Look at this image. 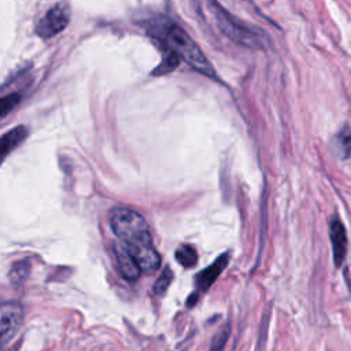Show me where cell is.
<instances>
[{"label":"cell","mask_w":351,"mask_h":351,"mask_svg":"<svg viewBox=\"0 0 351 351\" xmlns=\"http://www.w3.org/2000/svg\"><path fill=\"white\" fill-rule=\"evenodd\" d=\"M145 33L158 44L163 56L155 74H165L174 70L180 60L188 63L197 73L215 78V70L204 52L188 32L174 19L165 15H155L141 22Z\"/></svg>","instance_id":"obj_1"},{"label":"cell","mask_w":351,"mask_h":351,"mask_svg":"<svg viewBox=\"0 0 351 351\" xmlns=\"http://www.w3.org/2000/svg\"><path fill=\"white\" fill-rule=\"evenodd\" d=\"M110 225L141 271L154 273L159 269L160 255L154 247L148 223L141 214L128 207H117L111 211Z\"/></svg>","instance_id":"obj_2"},{"label":"cell","mask_w":351,"mask_h":351,"mask_svg":"<svg viewBox=\"0 0 351 351\" xmlns=\"http://www.w3.org/2000/svg\"><path fill=\"white\" fill-rule=\"evenodd\" d=\"M70 21V8L69 4L60 1L51 7L45 15L36 25V33L43 38H49L60 33Z\"/></svg>","instance_id":"obj_3"},{"label":"cell","mask_w":351,"mask_h":351,"mask_svg":"<svg viewBox=\"0 0 351 351\" xmlns=\"http://www.w3.org/2000/svg\"><path fill=\"white\" fill-rule=\"evenodd\" d=\"M23 308L18 302L0 303V341L10 340L22 326Z\"/></svg>","instance_id":"obj_4"},{"label":"cell","mask_w":351,"mask_h":351,"mask_svg":"<svg viewBox=\"0 0 351 351\" xmlns=\"http://www.w3.org/2000/svg\"><path fill=\"white\" fill-rule=\"evenodd\" d=\"M329 236L332 243V252H333V262L336 266H341L346 252H347V234L346 228L340 218L333 217L329 226Z\"/></svg>","instance_id":"obj_5"},{"label":"cell","mask_w":351,"mask_h":351,"mask_svg":"<svg viewBox=\"0 0 351 351\" xmlns=\"http://www.w3.org/2000/svg\"><path fill=\"white\" fill-rule=\"evenodd\" d=\"M229 262V254H222L215 259L214 263H211L208 267L202 270L196 278H195V287L197 292H206L219 277V274L223 271Z\"/></svg>","instance_id":"obj_6"},{"label":"cell","mask_w":351,"mask_h":351,"mask_svg":"<svg viewBox=\"0 0 351 351\" xmlns=\"http://www.w3.org/2000/svg\"><path fill=\"white\" fill-rule=\"evenodd\" d=\"M114 254H115L122 277L128 281H136L140 277L141 270L122 243L114 245Z\"/></svg>","instance_id":"obj_7"},{"label":"cell","mask_w":351,"mask_h":351,"mask_svg":"<svg viewBox=\"0 0 351 351\" xmlns=\"http://www.w3.org/2000/svg\"><path fill=\"white\" fill-rule=\"evenodd\" d=\"M27 136V129L22 125L8 130L0 137V158L3 159L14 148H16Z\"/></svg>","instance_id":"obj_8"},{"label":"cell","mask_w":351,"mask_h":351,"mask_svg":"<svg viewBox=\"0 0 351 351\" xmlns=\"http://www.w3.org/2000/svg\"><path fill=\"white\" fill-rule=\"evenodd\" d=\"M176 259L185 269L193 267L196 265V262H197L196 248L193 245H189V244L180 245L177 248V251H176Z\"/></svg>","instance_id":"obj_9"},{"label":"cell","mask_w":351,"mask_h":351,"mask_svg":"<svg viewBox=\"0 0 351 351\" xmlns=\"http://www.w3.org/2000/svg\"><path fill=\"white\" fill-rule=\"evenodd\" d=\"M336 147L343 158H348L351 155V130L344 128L336 136Z\"/></svg>","instance_id":"obj_10"},{"label":"cell","mask_w":351,"mask_h":351,"mask_svg":"<svg viewBox=\"0 0 351 351\" xmlns=\"http://www.w3.org/2000/svg\"><path fill=\"white\" fill-rule=\"evenodd\" d=\"M171 280H173V273H171V270H170L169 267H165V269L162 270V273L159 274V277L156 278V281H155V284H154V287H152V292H154L155 295H162V293H165L166 289L169 288Z\"/></svg>","instance_id":"obj_11"},{"label":"cell","mask_w":351,"mask_h":351,"mask_svg":"<svg viewBox=\"0 0 351 351\" xmlns=\"http://www.w3.org/2000/svg\"><path fill=\"white\" fill-rule=\"evenodd\" d=\"M229 335H230V326L226 324L214 335V339L211 341L208 351H222L229 339Z\"/></svg>","instance_id":"obj_12"},{"label":"cell","mask_w":351,"mask_h":351,"mask_svg":"<svg viewBox=\"0 0 351 351\" xmlns=\"http://www.w3.org/2000/svg\"><path fill=\"white\" fill-rule=\"evenodd\" d=\"M21 101L19 93H10L7 96L0 97V118L5 117L11 110H14Z\"/></svg>","instance_id":"obj_13"},{"label":"cell","mask_w":351,"mask_h":351,"mask_svg":"<svg viewBox=\"0 0 351 351\" xmlns=\"http://www.w3.org/2000/svg\"><path fill=\"white\" fill-rule=\"evenodd\" d=\"M29 262L27 261H21L18 263H15L12 267H11V271H10V277H11V281L12 282H22L27 273H29Z\"/></svg>","instance_id":"obj_14"},{"label":"cell","mask_w":351,"mask_h":351,"mask_svg":"<svg viewBox=\"0 0 351 351\" xmlns=\"http://www.w3.org/2000/svg\"><path fill=\"white\" fill-rule=\"evenodd\" d=\"M0 163H1V158H0Z\"/></svg>","instance_id":"obj_15"}]
</instances>
